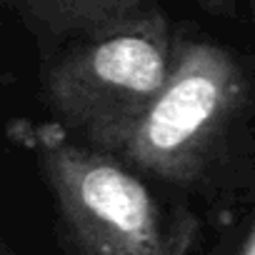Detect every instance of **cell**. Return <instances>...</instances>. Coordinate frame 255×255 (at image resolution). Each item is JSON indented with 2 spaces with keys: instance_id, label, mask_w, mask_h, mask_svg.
I'll use <instances>...</instances> for the list:
<instances>
[{
  "instance_id": "1",
  "label": "cell",
  "mask_w": 255,
  "mask_h": 255,
  "mask_svg": "<svg viewBox=\"0 0 255 255\" xmlns=\"http://www.w3.org/2000/svg\"><path fill=\"white\" fill-rule=\"evenodd\" d=\"M33 155L58 218L83 255H193L198 220L165 208L115 155L43 125Z\"/></svg>"
},
{
  "instance_id": "2",
  "label": "cell",
  "mask_w": 255,
  "mask_h": 255,
  "mask_svg": "<svg viewBox=\"0 0 255 255\" xmlns=\"http://www.w3.org/2000/svg\"><path fill=\"white\" fill-rule=\"evenodd\" d=\"M173 58L170 20L153 5L123 25L65 45L45 73V98L85 145L110 150L165 88Z\"/></svg>"
},
{
  "instance_id": "3",
  "label": "cell",
  "mask_w": 255,
  "mask_h": 255,
  "mask_svg": "<svg viewBox=\"0 0 255 255\" xmlns=\"http://www.w3.org/2000/svg\"><path fill=\"white\" fill-rule=\"evenodd\" d=\"M245 93V73L228 48L205 38H175L165 88L105 153L155 180L190 183L218 150Z\"/></svg>"
},
{
  "instance_id": "4",
  "label": "cell",
  "mask_w": 255,
  "mask_h": 255,
  "mask_svg": "<svg viewBox=\"0 0 255 255\" xmlns=\"http://www.w3.org/2000/svg\"><path fill=\"white\" fill-rule=\"evenodd\" d=\"M40 43L70 45L150 10V0H5Z\"/></svg>"
},
{
  "instance_id": "5",
  "label": "cell",
  "mask_w": 255,
  "mask_h": 255,
  "mask_svg": "<svg viewBox=\"0 0 255 255\" xmlns=\"http://www.w3.org/2000/svg\"><path fill=\"white\" fill-rule=\"evenodd\" d=\"M195 3L215 18H233L238 13V0H195Z\"/></svg>"
},
{
  "instance_id": "6",
  "label": "cell",
  "mask_w": 255,
  "mask_h": 255,
  "mask_svg": "<svg viewBox=\"0 0 255 255\" xmlns=\"http://www.w3.org/2000/svg\"><path fill=\"white\" fill-rule=\"evenodd\" d=\"M238 255H255V228L248 233V238H245V243L240 245Z\"/></svg>"
},
{
  "instance_id": "7",
  "label": "cell",
  "mask_w": 255,
  "mask_h": 255,
  "mask_svg": "<svg viewBox=\"0 0 255 255\" xmlns=\"http://www.w3.org/2000/svg\"><path fill=\"white\" fill-rule=\"evenodd\" d=\"M248 5V15H250V23H253V33H255V0H245Z\"/></svg>"
},
{
  "instance_id": "8",
  "label": "cell",
  "mask_w": 255,
  "mask_h": 255,
  "mask_svg": "<svg viewBox=\"0 0 255 255\" xmlns=\"http://www.w3.org/2000/svg\"><path fill=\"white\" fill-rule=\"evenodd\" d=\"M0 255H15V253H13V248H10V243H8V240H3V245H0Z\"/></svg>"
}]
</instances>
